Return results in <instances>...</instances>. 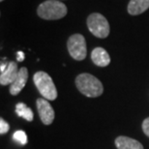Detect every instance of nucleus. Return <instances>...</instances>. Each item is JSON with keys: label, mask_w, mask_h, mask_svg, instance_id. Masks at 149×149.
Wrapping results in <instances>:
<instances>
[{"label": "nucleus", "mask_w": 149, "mask_h": 149, "mask_svg": "<svg viewBox=\"0 0 149 149\" xmlns=\"http://www.w3.org/2000/svg\"><path fill=\"white\" fill-rule=\"evenodd\" d=\"M76 85L80 93L86 97L96 98L101 96L104 92L103 83L91 74H79L76 77Z\"/></svg>", "instance_id": "obj_1"}, {"label": "nucleus", "mask_w": 149, "mask_h": 149, "mask_svg": "<svg viewBox=\"0 0 149 149\" xmlns=\"http://www.w3.org/2000/svg\"><path fill=\"white\" fill-rule=\"evenodd\" d=\"M67 7L59 0H47L39 5L37 14L41 19L47 20L60 19L67 15Z\"/></svg>", "instance_id": "obj_2"}, {"label": "nucleus", "mask_w": 149, "mask_h": 149, "mask_svg": "<svg viewBox=\"0 0 149 149\" xmlns=\"http://www.w3.org/2000/svg\"><path fill=\"white\" fill-rule=\"evenodd\" d=\"M33 81L38 91L45 99L53 101L57 98V90H56L55 84L49 74L43 71H39L35 73Z\"/></svg>", "instance_id": "obj_3"}, {"label": "nucleus", "mask_w": 149, "mask_h": 149, "mask_svg": "<svg viewBox=\"0 0 149 149\" xmlns=\"http://www.w3.org/2000/svg\"><path fill=\"white\" fill-rule=\"evenodd\" d=\"M87 27L89 31L97 38L105 39L109 34L108 19L99 13H93L87 17Z\"/></svg>", "instance_id": "obj_4"}, {"label": "nucleus", "mask_w": 149, "mask_h": 149, "mask_svg": "<svg viewBox=\"0 0 149 149\" xmlns=\"http://www.w3.org/2000/svg\"><path fill=\"white\" fill-rule=\"evenodd\" d=\"M67 47L70 55L77 61H81L85 59L87 55V47L84 37L81 34L72 35L67 42Z\"/></svg>", "instance_id": "obj_5"}, {"label": "nucleus", "mask_w": 149, "mask_h": 149, "mask_svg": "<svg viewBox=\"0 0 149 149\" xmlns=\"http://www.w3.org/2000/svg\"><path fill=\"white\" fill-rule=\"evenodd\" d=\"M36 106L41 121L45 125L52 124L53 120H54V115H55L52 105L47 102V99L38 98L36 101Z\"/></svg>", "instance_id": "obj_6"}, {"label": "nucleus", "mask_w": 149, "mask_h": 149, "mask_svg": "<svg viewBox=\"0 0 149 149\" xmlns=\"http://www.w3.org/2000/svg\"><path fill=\"white\" fill-rule=\"evenodd\" d=\"M19 68L16 62H9L8 67L4 72L0 74V83L1 85H11L17 79L19 74Z\"/></svg>", "instance_id": "obj_7"}, {"label": "nucleus", "mask_w": 149, "mask_h": 149, "mask_svg": "<svg viewBox=\"0 0 149 149\" xmlns=\"http://www.w3.org/2000/svg\"><path fill=\"white\" fill-rule=\"evenodd\" d=\"M27 79H28L27 69H26L25 67L20 68L17 79H15V81L10 85V93L12 95H14V96L19 94L25 86L26 82H27Z\"/></svg>", "instance_id": "obj_8"}, {"label": "nucleus", "mask_w": 149, "mask_h": 149, "mask_svg": "<svg viewBox=\"0 0 149 149\" xmlns=\"http://www.w3.org/2000/svg\"><path fill=\"white\" fill-rule=\"evenodd\" d=\"M91 59L93 63L99 67H106L111 63L109 54L103 47H96V49L92 50Z\"/></svg>", "instance_id": "obj_9"}, {"label": "nucleus", "mask_w": 149, "mask_h": 149, "mask_svg": "<svg viewBox=\"0 0 149 149\" xmlns=\"http://www.w3.org/2000/svg\"><path fill=\"white\" fill-rule=\"evenodd\" d=\"M114 143L117 149H143V146L139 141L125 136L116 138Z\"/></svg>", "instance_id": "obj_10"}, {"label": "nucleus", "mask_w": 149, "mask_h": 149, "mask_svg": "<svg viewBox=\"0 0 149 149\" xmlns=\"http://www.w3.org/2000/svg\"><path fill=\"white\" fill-rule=\"evenodd\" d=\"M149 0H131L128 4V13L131 16H138L148 10Z\"/></svg>", "instance_id": "obj_11"}, {"label": "nucleus", "mask_w": 149, "mask_h": 149, "mask_svg": "<svg viewBox=\"0 0 149 149\" xmlns=\"http://www.w3.org/2000/svg\"><path fill=\"white\" fill-rule=\"evenodd\" d=\"M16 112L19 117H22L23 119L27 121H32L34 118V114L32 109L25 105L24 103H17L16 106Z\"/></svg>", "instance_id": "obj_12"}, {"label": "nucleus", "mask_w": 149, "mask_h": 149, "mask_svg": "<svg viewBox=\"0 0 149 149\" xmlns=\"http://www.w3.org/2000/svg\"><path fill=\"white\" fill-rule=\"evenodd\" d=\"M13 139L14 141H16L17 142H19V143L22 145L27 143V136H26V134L23 131H17V132H15Z\"/></svg>", "instance_id": "obj_13"}, {"label": "nucleus", "mask_w": 149, "mask_h": 149, "mask_svg": "<svg viewBox=\"0 0 149 149\" xmlns=\"http://www.w3.org/2000/svg\"><path fill=\"white\" fill-rule=\"evenodd\" d=\"M9 130H10L9 124L4 120V119L1 118L0 119V134H1V135H4V134L9 132Z\"/></svg>", "instance_id": "obj_14"}, {"label": "nucleus", "mask_w": 149, "mask_h": 149, "mask_svg": "<svg viewBox=\"0 0 149 149\" xmlns=\"http://www.w3.org/2000/svg\"><path fill=\"white\" fill-rule=\"evenodd\" d=\"M142 131L149 138V117L145 118L142 122Z\"/></svg>", "instance_id": "obj_15"}, {"label": "nucleus", "mask_w": 149, "mask_h": 149, "mask_svg": "<svg viewBox=\"0 0 149 149\" xmlns=\"http://www.w3.org/2000/svg\"><path fill=\"white\" fill-rule=\"evenodd\" d=\"M17 60L19 62H22L24 60V53L22 52H19L17 53Z\"/></svg>", "instance_id": "obj_16"}, {"label": "nucleus", "mask_w": 149, "mask_h": 149, "mask_svg": "<svg viewBox=\"0 0 149 149\" xmlns=\"http://www.w3.org/2000/svg\"><path fill=\"white\" fill-rule=\"evenodd\" d=\"M0 1H4V0H0Z\"/></svg>", "instance_id": "obj_17"}]
</instances>
